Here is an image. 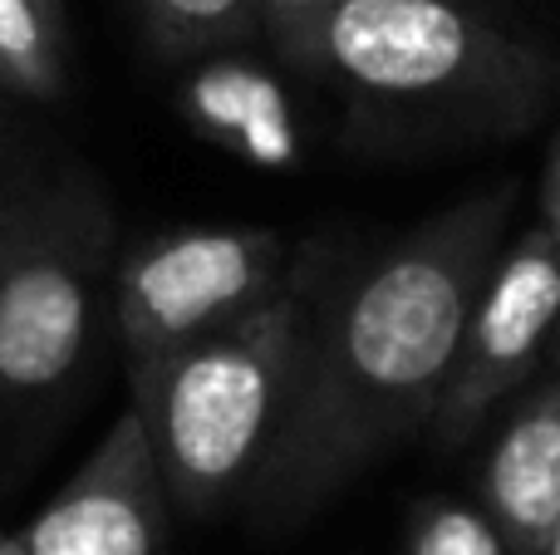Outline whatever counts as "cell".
I'll use <instances>...</instances> for the list:
<instances>
[{
    "instance_id": "obj_1",
    "label": "cell",
    "mask_w": 560,
    "mask_h": 555,
    "mask_svg": "<svg viewBox=\"0 0 560 555\" xmlns=\"http://www.w3.org/2000/svg\"><path fill=\"white\" fill-rule=\"evenodd\" d=\"M522 182L443 206L369 261L335 265L315 300L295 399L246 492L266 531L310 521L329 497L433 428L467 310L506 246Z\"/></svg>"
},
{
    "instance_id": "obj_2",
    "label": "cell",
    "mask_w": 560,
    "mask_h": 555,
    "mask_svg": "<svg viewBox=\"0 0 560 555\" xmlns=\"http://www.w3.org/2000/svg\"><path fill=\"white\" fill-rule=\"evenodd\" d=\"M276 55L384 143L516 138L560 88L556 59L477 0H345Z\"/></svg>"
},
{
    "instance_id": "obj_3",
    "label": "cell",
    "mask_w": 560,
    "mask_h": 555,
    "mask_svg": "<svg viewBox=\"0 0 560 555\" xmlns=\"http://www.w3.org/2000/svg\"><path fill=\"white\" fill-rule=\"evenodd\" d=\"M335 256L325 241L295 251V271L261 310L163 359L128 369L133 403L163 477L167 507L217 517L252 492L295 399L315 300Z\"/></svg>"
},
{
    "instance_id": "obj_4",
    "label": "cell",
    "mask_w": 560,
    "mask_h": 555,
    "mask_svg": "<svg viewBox=\"0 0 560 555\" xmlns=\"http://www.w3.org/2000/svg\"><path fill=\"white\" fill-rule=\"evenodd\" d=\"M114 216L89 182L0 206V399L55 393L84 364Z\"/></svg>"
},
{
    "instance_id": "obj_5",
    "label": "cell",
    "mask_w": 560,
    "mask_h": 555,
    "mask_svg": "<svg viewBox=\"0 0 560 555\" xmlns=\"http://www.w3.org/2000/svg\"><path fill=\"white\" fill-rule=\"evenodd\" d=\"M295 251L271 226H173L138 241L114 281L128 369L261 310L290 281Z\"/></svg>"
},
{
    "instance_id": "obj_6",
    "label": "cell",
    "mask_w": 560,
    "mask_h": 555,
    "mask_svg": "<svg viewBox=\"0 0 560 555\" xmlns=\"http://www.w3.org/2000/svg\"><path fill=\"white\" fill-rule=\"evenodd\" d=\"M560 315V246L541 226L502 246L472 310H467L447 389L438 399L428 438L438 448H463L482 418L516 393L546 364Z\"/></svg>"
},
{
    "instance_id": "obj_7",
    "label": "cell",
    "mask_w": 560,
    "mask_h": 555,
    "mask_svg": "<svg viewBox=\"0 0 560 555\" xmlns=\"http://www.w3.org/2000/svg\"><path fill=\"white\" fill-rule=\"evenodd\" d=\"M167 507L153 448L133 409L114 418L84 468L20 531L25 555H163Z\"/></svg>"
},
{
    "instance_id": "obj_8",
    "label": "cell",
    "mask_w": 560,
    "mask_h": 555,
    "mask_svg": "<svg viewBox=\"0 0 560 555\" xmlns=\"http://www.w3.org/2000/svg\"><path fill=\"white\" fill-rule=\"evenodd\" d=\"M477 511L512 555H541L560 521V379L512 409L477 472Z\"/></svg>"
},
{
    "instance_id": "obj_9",
    "label": "cell",
    "mask_w": 560,
    "mask_h": 555,
    "mask_svg": "<svg viewBox=\"0 0 560 555\" xmlns=\"http://www.w3.org/2000/svg\"><path fill=\"white\" fill-rule=\"evenodd\" d=\"M143 35L167 59H207L261 39L256 0H133Z\"/></svg>"
},
{
    "instance_id": "obj_10",
    "label": "cell",
    "mask_w": 560,
    "mask_h": 555,
    "mask_svg": "<svg viewBox=\"0 0 560 555\" xmlns=\"http://www.w3.org/2000/svg\"><path fill=\"white\" fill-rule=\"evenodd\" d=\"M0 88L25 98L65 94L59 0H0Z\"/></svg>"
},
{
    "instance_id": "obj_11",
    "label": "cell",
    "mask_w": 560,
    "mask_h": 555,
    "mask_svg": "<svg viewBox=\"0 0 560 555\" xmlns=\"http://www.w3.org/2000/svg\"><path fill=\"white\" fill-rule=\"evenodd\" d=\"M404 555H512L492 521L457 497H423L408 511Z\"/></svg>"
},
{
    "instance_id": "obj_12",
    "label": "cell",
    "mask_w": 560,
    "mask_h": 555,
    "mask_svg": "<svg viewBox=\"0 0 560 555\" xmlns=\"http://www.w3.org/2000/svg\"><path fill=\"white\" fill-rule=\"evenodd\" d=\"M261 5V35L280 45V39H290L295 29H305L310 20L329 15V10H339L345 0H256Z\"/></svg>"
},
{
    "instance_id": "obj_13",
    "label": "cell",
    "mask_w": 560,
    "mask_h": 555,
    "mask_svg": "<svg viewBox=\"0 0 560 555\" xmlns=\"http://www.w3.org/2000/svg\"><path fill=\"white\" fill-rule=\"evenodd\" d=\"M541 232L551 236V241L560 246V133L551 138V153H546V167H541Z\"/></svg>"
},
{
    "instance_id": "obj_14",
    "label": "cell",
    "mask_w": 560,
    "mask_h": 555,
    "mask_svg": "<svg viewBox=\"0 0 560 555\" xmlns=\"http://www.w3.org/2000/svg\"><path fill=\"white\" fill-rule=\"evenodd\" d=\"M546 369H551V379H560V315H556V330H551V350H546Z\"/></svg>"
},
{
    "instance_id": "obj_15",
    "label": "cell",
    "mask_w": 560,
    "mask_h": 555,
    "mask_svg": "<svg viewBox=\"0 0 560 555\" xmlns=\"http://www.w3.org/2000/svg\"><path fill=\"white\" fill-rule=\"evenodd\" d=\"M0 555H25V546H20V536H0Z\"/></svg>"
},
{
    "instance_id": "obj_16",
    "label": "cell",
    "mask_w": 560,
    "mask_h": 555,
    "mask_svg": "<svg viewBox=\"0 0 560 555\" xmlns=\"http://www.w3.org/2000/svg\"><path fill=\"white\" fill-rule=\"evenodd\" d=\"M541 555H560V521H556V531H551V541H546Z\"/></svg>"
}]
</instances>
